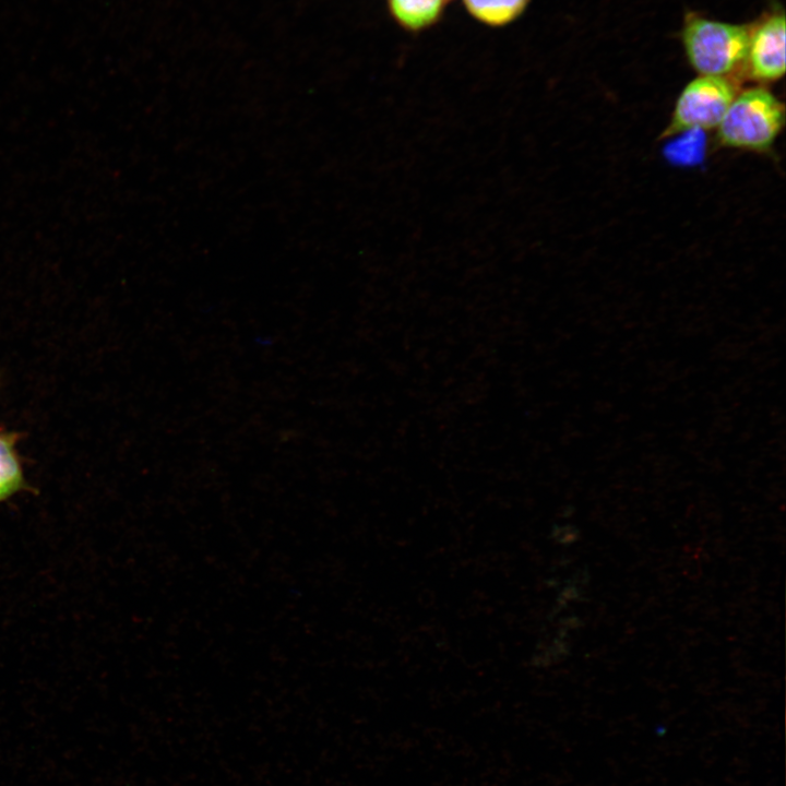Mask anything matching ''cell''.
Segmentation results:
<instances>
[{
  "mask_svg": "<svg viewBox=\"0 0 786 786\" xmlns=\"http://www.w3.org/2000/svg\"><path fill=\"white\" fill-rule=\"evenodd\" d=\"M785 14L774 10L750 25L743 71L760 83L779 80L785 73Z\"/></svg>",
  "mask_w": 786,
  "mask_h": 786,
  "instance_id": "277c9868",
  "label": "cell"
},
{
  "mask_svg": "<svg viewBox=\"0 0 786 786\" xmlns=\"http://www.w3.org/2000/svg\"><path fill=\"white\" fill-rule=\"evenodd\" d=\"M736 95L737 88L731 79L699 75L681 91L659 139L717 128Z\"/></svg>",
  "mask_w": 786,
  "mask_h": 786,
  "instance_id": "3957f363",
  "label": "cell"
},
{
  "mask_svg": "<svg viewBox=\"0 0 786 786\" xmlns=\"http://www.w3.org/2000/svg\"><path fill=\"white\" fill-rule=\"evenodd\" d=\"M451 0H386L393 20L408 32H421L434 25Z\"/></svg>",
  "mask_w": 786,
  "mask_h": 786,
  "instance_id": "8992f818",
  "label": "cell"
},
{
  "mask_svg": "<svg viewBox=\"0 0 786 786\" xmlns=\"http://www.w3.org/2000/svg\"><path fill=\"white\" fill-rule=\"evenodd\" d=\"M468 14L479 23L500 27L519 19L531 0H462Z\"/></svg>",
  "mask_w": 786,
  "mask_h": 786,
  "instance_id": "52a82bcc",
  "label": "cell"
},
{
  "mask_svg": "<svg viewBox=\"0 0 786 786\" xmlns=\"http://www.w3.org/2000/svg\"><path fill=\"white\" fill-rule=\"evenodd\" d=\"M750 25L712 20L689 12L681 41L690 66L699 75L730 78L743 71Z\"/></svg>",
  "mask_w": 786,
  "mask_h": 786,
  "instance_id": "6da1fadb",
  "label": "cell"
},
{
  "mask_svg": "<svg viewBox=\"0 0 786 786\" xmlns=\"http://www.w3.org/2000/svg\"><path fill=\"white\" fill-rule=\"evenodd\" d=\"M704 131H688L679 133L681 139L671 142L667 147L668 157L680 164L698 163L703 156L705 140Z\"/></svg>",
  "mask_w": 786,
  "mask_h": 786,
  "instance_id": "ba28073f",
  "label": "cell"
},
{
  "mask_svg": "<svg viewBox=\"0 0 786 786\" xmlns=\"http://www.w3.org/2000/svg\"><path fill=\"white\" fill-rule=\"evenodd\" d=\"M785 122L784 104L758 86L737 93L717 126L719 146L763 153L771 150Z\"/></svg>",
  "mask_w": 786,
  "mask_h": 786,
  "instance_id": "7a4b0ae2",
  "label": "cell"
},
{
  "mask_svg": "<svg viewBox=\"0 0 786 786\" xmlns=\"http://www.w3.org/2000/svg\"><path fill=\"white\" fill-rule=\"evenodd\" d=\"M21 433L0 431V502L7 501L21 491L36 492L25 476L16 450Z\"/></svg>",
  "mask_w": 786,
  "mask_h": 786,
  "instance_id": "5b68a950",
  "label": "cell"
}]
</instances>
